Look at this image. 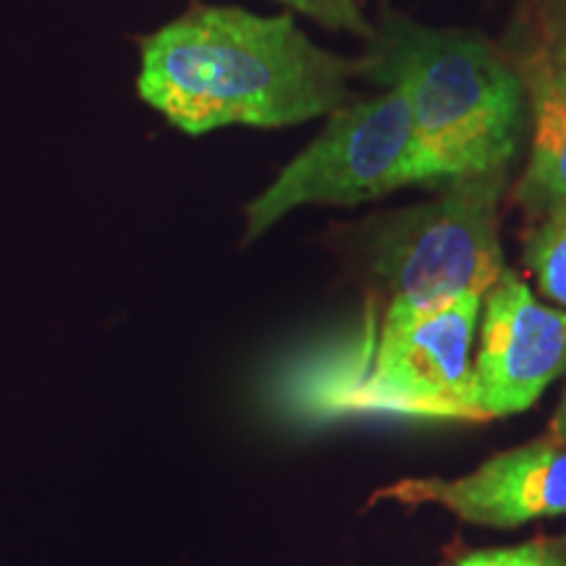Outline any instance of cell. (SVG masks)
Here are the masks:
<instances>
[{"mask_svg":"<svg viewBox=\"0 0 566 566\" xmlns=\"http://www.w3.org/2000/svg\"><path fill=\"white\" fill-rule=\"evenodd\" d=\"M357 61L315 45L292 13L192 6L139 38V97L184 134L279 129L331 116Z\"/></svg>","mask_w":566,"mask_h":566,"instance_id":"1","label":"cell"},{"mask_svg":"<svg viewBox=\"0 0 566 566\" xmlns=\"http://www.w3.org/2000/svg\"><path fill=\"white\" fill-rule=\"evenodd\" d=\"M357 76L409 97L433 184L509 166L525 132V87L514 61L472 32L386 13Z\"/></svg>","mask_w":566,"mask_h":566,"instance_id":"2","label":"cell"},{"mask_svg":"<svg viewBox=\"0 0 566 566\" xmlns=\"http://www.w3.org/2000/svg\"><path fill=\"white\" fill-rule=\"evenodd\" d=\"M480 304L483 296L462 294L433 304L388 302L380 323L367 313L357 338L304 380L302 407L313 415L488 422L472 359Z\"/></svg>","mask_w":566,"mask_h":566,"instance_id":"3","label":"cell"},{"mask_svg":"<svg viewBox=\"0 0 566 566\" xmlns=\"http://www.w3.org/2000/svg\"><path fill=\"white\" fill-rule=\"evenodd\" d=\"M509 166L457 176L433 200L363 229L365 268L391 302L433 304L462 294L485 296L504 273L501 197Z\"/></svg>","mask_w":566,"mask_h":566,"instance_id":"4","label":"cell"},{"mask_svg":"<svg viewBox=\"0 0 566 566\" xmlns=\"http://www.w3.org/2000/svg\"><path fill=\"white\" fill-rule=\"evenodd\" d=\"M409 184H433V176L405 92L391 87L370 101L344 103L265 192L247 205L244 244L304 205L352 208Z\"/></svg>","mask_w":566,"mask_h":566,"instance_id":"5","label":"cell"},{"mask_svg":"<svg viewBox=\"0 0 566 566\" xmlns=\"http://www.w3.org/2000/svg\"><path fill=\"white\" fill-rule=\"evenodd\" d=\"M373 501L441 506L475 527L512 530L566 516V436H543L485 459L462 478H405Z\"/></svg>","mask_w":566,"mask_h":566,"instance_id":"6","label":"cell"},{"mask_svg":"<svg viewBox=\"0 0 566 566\" xmlns=\"http://www.w3.org/2000/svg\"><path fill=\"white\" fill-rule=\"evenodd\" d=\"M475 391L485 420L525 412L566 373V310L537 300L504 268L483 296Z\"/></svg>","mask_w":566,"mask_h":566,"instance_id":"7","label":"cell"},{"mask_svg":"<svg viewBox=\"0 0 566 566\" xmlns=\"http://www.w3.org/2000/svg\"><path fill=\"white\" fill-rule=\"evenodd\" d=\"M516 59L533 139L514 200L535 218L566 200V24L543 11Z\"/></svg>","mask_w":566,"mask_h":566,"instance_id":"8","label":"cell"},{"mask_svg":"<svg viewBox=\"0 0 566 566\" xmlns=\"http://www.w3.org/2000/svg\"><path fill=\"white\" fill-rule=\"evenodd\" d=\"M522 263L535 281L537 294L566 310V200L535 216V226L527 231L522 250Z\"/></svg>","mask_w":566,"mask_h":566,"instance_id":"9","label":"cell"},{"mask_svg":"<svg viewBox=\"0 0 566 566\" xmlns=\"http://www.w3.org/2000/svg\"><path fill=\"white\" fill-rule=\"evenodd\" d=\"M451 566H566V535H541L516 546L467 551Z\"/></svg>","mask_w":566,"mask_h":566,"instance_id":"10","label":"cell"},{"mask_svg":"<svg viewBox=\"0 0 566 566\" xmlns=\"http://www.w3.org/2000/svg\"><path fill=\"white\" fill-rule=\"evenodd\" d=\"M296 13H304L331 32H349L363 38H373V24L365 19L357 0H279Z\"/></svg>","mask_w":566,"mask_h":566,"instance_id":"11","label":"cell"},{"mask_svg":"<svg viewBox=\"0 0 566 566\" xmlns=\"http://www.w3.org/2000/svg\"><path fill=\"white\" fill-rule=\"evenodd\" d=\"M548 433H554V436H566V391H564V396H562V405L556 407L554 417H551V428H548Z\"/></svg>","mask_w":566,"mask_h":566,"instance_id":"12","label":"cell"},{"mask_svg":"<svg viewBox=\"0 0 566 566\" xmlns=\"http://www.w3.org/2000/svg\"><path fill=\"white\" fill-rule=\"evenodd\" d=\"M551 19L558 21V24H566V0H546V9Z\"/></svg>","mask_w":566,"mask_h":566,"instance_id":"13","label":"cell"}]
</instances>
